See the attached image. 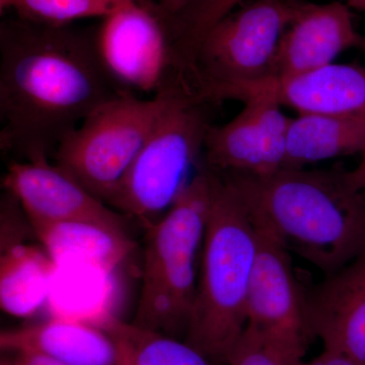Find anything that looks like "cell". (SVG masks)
Listing matches in <instances>:
<instances>
[{
  "label": "cell",
  "mask_w": 365,
  "mask_h": 365,
  "mask_svg": "<svg viewBox=\"0 0 365 365\" xmlns=\"http://www.w3.org/2000/svg\"><path fill=\"white\" fill-rule=\"evenodd\" d=\"M98 57L95 33L16 20L0 30V148L51 160L101 105L125 93Z\"/></svg>",
  "instance_id": "obj_1"
},
{
  "label": "cell",
  "mask_w": 365,
  "mask_h": 365,
  "mask_svg": "<svg viewBox=\"0 0 365 365\" xmlns=\"http://www.w3.org/2000/svg\"><path fill=\"white\" fill-rule=\"evenodd\" d=\"M255 222L328 276L365 252V191L342 169L222 173Z\"/></svg>",
  "instance_id": "obj_2"
},
{
  "label": "cell",
  "mask_w": 365,
  "mask_h": 365,
  "mask_svg": "<svg viewBox=\"0 0 365 365\" xmlns=\"http://www.w3.org/2000/svg\"><path fill=\"white\" fill-rule=\"evenodd\" d=\"M258 242V228L239 192L215 170L196 297L186 331V342L207 359L225 361L246 329Z\"/></svg>",
  "instance_id": "obj_3"
},
{
  "label": "cell",
  "mask_w": 365,
  "mask_h": 365,
  "mask_svg": "<svg viewBox=\"0 0 365 365\" xmlns=\"http://www.w3.org/2000/svg\"><path fill=\"white\" fill-rule=\"evenodd\" d=\"M215 170L198 172L165 215L146 228L143 287L134 325L167 335L188 328L198 263L212 200Z\"/></svg>",
  "instance_id": "obj_4"
},
{
  "label": "cell",
  "mask_w": 365,
  "mask_h": 365,
  "mask_svg": "<svg viewBox=\"0 0 365 365\" xmlns=\"http://www.w3.org/2000/svg\"><path fill=\"white\" fill-rule=\"evenodd\" d=\"M163 90L162 111L109 203L145 230L167 213L195 176L211 126L206 103L188 86L175 78Z\"/></svg>",
  "instance_id": "obj_5"
},
{
  "label": "cell",
  "mask_w": 365,
  "mask_h": 365,
  "mask_svg": "<svg viewBox=\"0 0 365 365\" xmlns=\"http://www.w3.org/2000/svg\"><path fill=\"white\" fill-rule=\"evenodd\" d=\"M300 0H254L209 29L197 45L185 81L202 102L271 78L281 38Z\"/></svg>",
  "instance_id": "obj_6"
},
{
  "label": "cell",
  "mask_w": 365,
  "mask_h": 365,
  "mask_svg": "<svg viewBox=\"0 0 365 365\" xmlns=\"http://www.w3.org/2000/svg\"><path fill=\"white\" fill-rule=\"evenodd\" d=\"M125 91L101 105L67 135L53 155L61 169L109 205L150 135L165 104Z\"/></svg>",
  "instance_id": "obj_7"
},
{
  "label": "cell",
  "mask_w": 365,
  "mask_h": 365,
  "mask_svg": "<svg viewBox=\"0 0 365 365\" xmlns=\"http://www.w3.org/2000/svg\"><path fill=\"white\" fill-rule=\"evenodd\" d=\"M95 42L122 90L155 96L178 76L169 28L150 1L131 2L103 19Z\"/></svg>",
  "instance_id": "obj_8"
},
{
  "label": "cell",
  "mask_w": 365,
  "mask_h": 365,
  "mask_svg": "<svg viewBox=\"0 0 365 365\" xmlns=\"http://www.w3.org/2000/svg\"><path fill=\"white\" fill-rule=\"evenodd\" d=\"M255 223L259 242L250 282L246 328L290 359H304L314 337L307 294L295 277L289 251L263 225Z\"/></svg>",
  "instance_id": "obj_9"
},
{
  "label": "cell",
  "mask_w": 365,
  "mask_h": 365,
  "mask_svg": "<svg viewBox=\"0 0 365 365\" xmlns=\"http://www.w3.org/2000/svg\"><path fill=\"white\" fill-rule=\"evenodd\" d=\"M244 102L239 114L222 126L209 127L203 163L220 173L272 174L283 169L290 119L272 91L252 86L235 93Z\"/></svg>",
  "instance_id": "obj_10"
},
{
  "label": "cell",
  "mask_w": 365,
  "mask_h": 365,
  "mask_svg": "<svg viewBox=\"0 0 365 365\" xmlns=\"http://www.w3.org/2000/svg\"><path fill=\"white\" fill-rule=\"evenodd\" d=\"M2 187L18 199L33 227L88 222L126 232L128 216L113 210L49 158L14 160Z\"/></svg>",
  "instance_id": "obj_11"
},
{
  "label": "cell",
  "mask_w": 365,
  "mask_h": 365,
  "mask_svg": "<svg viewBox=\"0 0 365 365\" xmlns=\"http://www.w3.org/2000/svg\"><path fill=\"white\" fill-rule=\"evenodd\" d=\"M362 39L347 4L300 0L281 38L270 79L292 78L329 66L345 50L359 48Z\"/></svg>",
  "instance_id": "obj_12"
},
{
  "label": "cell",
  "mask_w": 365,
  "mask_h": 365,
  "mask_svg": "<svg viewBox=\"0 0 365 365\" xmlns=\"http://www.w3.org/2000/svg\"><path fill=\"white\" fill-rule=\"evenodd\" d=\"M309 323L324 348L365 365V252L307 294Z\"/></svg>",
  "instance_id": "obj_13"
},
{
  "label": "cell",
  "mask_w": 365,
  "mask_h": 365,
  "mask_svg": "<svg viewBox=\"0 0 365 365\" xmlns=\"http://www.w3.org/2000/svg\"><path fill=\"white\" fill-rule=\"evenodd\" d=\"M253 86L272 91L281 106L292 108L299 115L365 119V67L357 64L331 63Z\"/></svg>",
  "instance_id": "obj_14"
},
{
  "label": "cell",
  "mask_w": 365,
  "mask_h": 365,
  "mask_svg": "<svg viewBox=\"0 0 365 365\" xmlns=\"http://www.w3.org/2000/svg\"><path fill=\"white\" fill-rule=\"evenodd\" d=\"M6 351L35 352L72 365H117L116 343L102 327L79 319L53 317L48 321L6 331Z\"/></svg>",
  "instance_id": "obj_15"
},
{
  "label": "cell",
  "mask_w": 365,
  "mask_h": 365,
  "mask_svg": "<svg viewBox=\"0 0 365 365\" xmlns=\"http://www.w3.org/2000/svg\"><path fill=\"white\" fill-rule=\"evenodd\" d=\"M33 230L57 266L85 264L113 273L134 249L126 232L93 223H52Z\"/></svg>",
  "instance_id": "obj_16"
},
{
  "label": "cell",
  "mask_w": 365,
  "mask_h": 365,
  "mask_svg": "<svg viewBox=\"0 0 365 365\" xmlns=\"http://www.w3.org/2000/svg\"><path fill=\"white\" fill-rule=\"evenodd\" d=\"M365 150V119L304 114L288 126L283 169H304Z\"/></svg>",
  "instance_id": "obj_17"
},
{
  "label": "cell",
  "mask_w": 365,
  "mask_h": 365,
  "mask_svg": "<svg viewBox=\"0 0 365 365\" xmlns=\"http://www.w3.org/2000/svg\"><path fill=\"white\" fill-rule=\"evenodd\" d=\"M56 262L47 252L28 245L9 247L0 261V306L6 313L28 318L51 294Z\"/></svg>",
  "instance_id": "obj_18"
},
{
  "label": "cell",
  "mask_w": 365,
  "mask_h": 365,
  "mask_svg": "<svg viewBox=\"0 0 365 365\" xmlns=\"http://www.w3.org/2000/svg\"><path fill=\"white\" fill-rule=\"evenodd\" d=\"M100 327L116 343L117 365H210L207 357L186 341L124 323L112 314Z\"/></svg>",
  "instance_id": "obj_19"
},
{
  "label": "cell",
  "mask_w": 365,
  "mask_h": 365,
  "mask_svg": "<svg viewBox=\"0 0 365 365\" xmlns=\"http://www.w3.org/2000/svg\"><path fill=\"white\" fill-rule=\"evenodd\" d=\"M150 0H0V11L51 26H68L85 19H105L127 4Z\"/></svg>",
  "instance_id": "obj_20"
},
{
  "label": "cell",
  "mask_w": 365,
  "mask_h": 365,
  "mask_svg": "<svg viewBox=\"0 0 365 365\" xmlns=\"http://www.w3.org/2000/svg\"><path fill=\"white\" fill-rule=\"evenodd\" d=\"M225 361L228 365H297L299 360L290 359L258 334L246 328L230 348Z\"/></svg>",
  "instance_id": "obj_21"
},
{
  "label": "cell",
  "mask_w": 365,
  "mask_h": 365,
  "mask_svg": "<svg viewBox=\"0 0 365 365\" xmlns=\"http://www.w3.org/2000/svg\"><path fill=\"white\" fill-rule=\"evenodd\" d=\"M241 0H209L185 21L182 38L191 48H195L211 26L215 25L239 4Z\"/></svg>",
  "instance_id": "obj_22"
},
{
  "label": "cell",
  "mask_w": 365,
  "mask_h": 365,
  "mask_svg": "<svg viewBox=\"0 0 365 365\" xmlns=\"http://www.w3.org/2000/svg\"><path fill=\"white\" fill-rule=\"evenodd\" d=\"M209 0H150L151 6L165 20L170 34Z\"/></svg>",
  "instance_id": "obj_23"
},
{
  "label": "cell",
  "mask_w": 365,
  "mask_h": 365,
  "mask_svg": "<svg viewBox=\"0 0 365 365\" xmlns=\"http://www.w3.org/2000/svg\"><path fill=\"white\" fill-rule=\"evenodd\" d=\"M297 365H360L344 353L337 350L324 348L318 356L311 360L302 359Z\"/></svg>",
  "instance_id": "obj_24"
},
{
  "label": "cell",
  "mask_w": 365,
  "mask_h": 365,
  "mask_svg": "<svg viewBox=\"0 0 365 365\" xmlns=\"http://www.w3.org/2000/svg\"><path fill=\"white\" fill-rule=\"evenodd\" d=\"M16 365H72L35 352L18 353Z\"/></svg>",
  "instance_id": "obj_25"
},
{
  "label": "cell",
  "mask_w": 365,
  "mask_h": 365,
  "mask_svg": "<svg viewBox=\"0 0 365 365\" xmlns=\"http://www.w3.org/2000/svg\"><path fill=\"white\" fill-rule=\"evenodd\" d=\"M348 179L354 188L365 191V150L361 153V160L354 170H348Z\"/></svg>",
  "instance_id": "obj_26"
},
{
  "label": "cell",
  "mask_w": 365,
  "mask_h": 365,
  "mask_svg": "<svg viewBox=\"0 0 365 365\" xmlns=\"http://www.w3.org/2000/svg\"><path fill=\"white\" fill-rule=\"evenodd\" d=\"M347 6L350 9L365 11V0H347Z\"/></svg>",
  "instance_id": "obj_27"
},
{
  "label": "cell",
  "mask_w": 365,
  "mask_h": 365,
  "mask_svg": "<svg viewBox=\"0 0 365 365\" xmlns=\"http://www.w3.org/2000/svg\"><path fill=\"white\" fill-rule=\"evenodd\" d=\"M362 50L365 52V37H364V39H362L361 44H360V47Z\"/></svg>",
  "instance_id": "obj_28"
}]
</instances>
